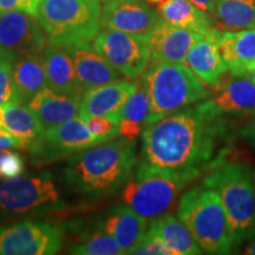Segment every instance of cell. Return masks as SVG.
Returning <instances> with one entry per match:
<instances>
[{
	"mask_svg": "<svg viewBox=\"0 0 255 255\" xmlns=\"http://www.w3.org/2000/svg\"><path fill=\"white\" fill-rule=\"evenodd\" d=\"M220 129L196 107L169 114L142 131L141 162L196 178L214 155Z\"/></svg>",
	"mask_w": 255,
	"mask_h": 255,
	"instance_id": "cell-1",
	"label": "cell"
},
{
	"mask_svg": "<svg viewBox=\"0 0 255 255\" xmlns=\"http://www.w3.org/2000/svg\"><path fill=\"white\" fill-rule=\"evenodd\" d=\"M135 139H120L96 144L66 159L64 182L75 193L103 197L117 191L137 165Z\"/></svg>",
	"mask_w": 255,
	"mask_h": 255,
	"instance_id": "cell-2",
	"label": "cell"
},
{
	"mask_svg": "<svg viewBox=\"0 0 255 255\" xmlns=\"http://www.w3.org/2000/svg\"><path fill=\"white\" fill-rule=\"evenodd\" d=\"M202 186L220 196L231 226L234 248L255 237V189L247 164L219 162L203 180Z\"/></svg>",
	"mask_w": 255,
	"mask_h": 255,
	"instance_id": "cell-3",
	"label": "cell"
},
{
	"mask_svg": "<svg viewBox=\"0 0 255 255\" xmlns=\"http://www.w3.org/2000/svg\"><path fill=\"white\" fill-rule=\"evenodd\" d=\"M34 17L52 45L89 46L102 27L100 0H39Z\"/></svg>",
	"mask_w": 255,
	"mask_h": 255,
	"instance_id": "cell-4",
	"label": "cell"
},
{
	"mask_svg": "<svg viewBox=\"0 0 255 255\" xmlns=\"http://www.w3.org/2000/svg\"><path fill=\"white\" fill-rule=\"evenodd\" d=\"M177 216L207 254H229L234 250L231 226L215 190L195 187L181 197Z\"/></svg>",
	"mask_w": 255,
	"mask_h": 255,
	"instance_id": "cell-5",
	"label": "cell"
},
{
	"mask_svg": "<svg viewBox=\"0 0 255 255\" xmlns=\"http://www.w3.org/2000/svg\"><path fill=\"white\" fill-rule=\"evenodd\" d=\"M142 79L150 98L149 124L209 96L205 83L182 63H151Z\"/></svg>",
	"mask_w": 255,
	"mask_h": 255,
	"instance_id": "cell-6",
	"label": "cell"
},
{
	"mask_svg": "<svg viewBox=\"0 0 255 255\" xmlns=\"http://www.w3.org/2000/svg\"><path fill=\"white\" fill-rule=\"evenodd\" d=\"M193 180L194 177L189 175L139 162L131 180L127 181L123 188L122 201L143 218H158L173 207L178 194Z\"/></svg>",
	"mask_w": 255,
	"mask_h": 255,
	"instance_id": "cell-7",
	"label": "cell"
},
{
	"mask_svg": "<svg viewBox=\"0 0 255 255\" xmlns=\"http://www.w3.org/2000/svg\"><path fill=\"white\" fill-rule=\"evenodd\" d=\"M63 203L55 183L46 176H15L0 183V212L4 214L62 208Z\"/></svg>",
	"mask_w": 255,
	"mask_h": 255,
	"instance_id": "cell-8",
	"label": "cell"
},
{
	"mask_svg": "<svg viewBox=\"0 0 255 255\" xmlns=\"http://www.w3.org/2000/svg\"><path fill=\"white\" fill-rule=\"evenodd\" d=\"M92 47L121 75L131 79L141 76L150 60L146 36L105 27L98 32Z\"/></svg>",
	"mask_w": 255,
	"mask_h": 255,
	"instance_id": "cell-9",
	"label": "cell"
},
{
	"mask_svg": "<svg viewBox=\"0 0 255 255\" xmlns=\"http://www.w3.org/2000/svg\"><path fill=\"white\" fill-rule=\"evenodd\" d=\"M46 33L34 14L25 11L0 12V58L13 63L37 55L46 46Z\"/></svg>",
	"mask_w": 255,
	"mask_h": 255,
	"instance_id": "cell-10",
	"label": "cell"
},
{
	"mask_svg": "<svg viewBox=\"0 0 255 255\" xmlns=\"http://www.w3.org/2000/svg\"><path fill=\"white\" fill-rule=\"evenodd\" d=\"M62 244L60 229L49 222L23 221L0 227V255H52Z\"/></svg>",
	"mask_w": 255,
	"mask_h": 255,
	"instance_id": "cell-11",
	"label": "cell"
},
{
	"mask_svg": "<svg viewBox=\"0 0 255 255\" xmlns=\"http://www.w3.org/2000/svg\"><path fill=\"white\" fill-rule=\"evenodd\" d=\"M103 142H107V139L95 136L89 129L87 121L76 116L46 129L39 145L31 154L40 162L55 161Z\"/></svg>",
	"mask_w": 255,
	"mask_h": 255,
	"instance_id": "cell-12",
	"label": "cell"
},
{
	"mask_svg": "<svg viewBox=\"0 0 255 255\" xmlns=\"http://www.w3.org/2000/svg\"><path fill=\"white\" fill-rule=\"evenodd\" d=\"M197 109L216 121L228 115H247L255 113V83L250 77H234L216 88L214 97L197 105Z\"/></svg>",
	"mask_w": 255,
	"mask_h": 255,
	"instance_id": "cell-13",
	"label": "cell"
},
{
	"mask_svg": "<svg viewBox=\"0 0 255 255\" xmlns=\"http://www.w3.org/2000/svg\"><path fill=\"white\" fill-rule=\"evenodd\" d=\"M162 20L143 0H107L102 7V26L148 36Z\"/></svg>",
	"mask_w": 255,
	"mask_h": 255,
	"instance_id": "cell-14",
	"label": "cell"
},
{
	"mask_svg": "<svg viewBox=\"0 0 255 255\" xmlns=\"http://www.w3.org/2000/svg\"><path fill=\"white\" fill-rule=\"evenodd\" d=\"M136 85L137 82L115 81L85 91L81 100L79 117L87 121L95 116H105L120 124L124 104L135 91Z\"/></svg>",
	"mask_w": 255,
	"mask_h": 255,
	"instance_id": "cell-15",
	"label": "cell"
},
{
	"mask_svg": "<svg viewBox=\"0 0 255 255\" xmlns=\"http://www.w3.org/2000/svg\"><path fill=\"white\" fill-rule=\"evenodd\" d=\"M202 34L175 26L162 19L146 36L151 63H183Z\"/></svg>",
	"mask_w": 255,
	"mask_h": 255,
	"instance_id": "cell-16",
	"label": "cell"
},
{
	"mask_svg": "<svg viewBox=\"0 0 255 255\" xmlns=\"http://www.w3.org/2000/svg\"><path fill=\"white\" fill-rule=\"evenodd\" d=\"M216 41L231 75L248 77L255 66V27L239 31L216 27Z\"/></svg>",
	"mask_w": 255,
	"mask_h": 255,
	"instance_id": "cell-17",
	"label": "cell"
},
{
	"mask_svg": "<svg viewBox=\"0 0 255 255\" xmlns=\"http://www.w3.org/2000/svg\"><path fill=\"white\" fill-rule=\"evenodd\" d=\"M184 62L206 85L216 89L221 84L223 75L228 71V68L220 53L216 41V27L210 33L201 37L191 46Z\"/></svg>",
	"mask_w": 255,
	"mask_h": 255,
	"instance_id": "cell-18",
	"label": "cell"
},
{
	"mask_svg": "<svg viewBox=\"0 0 255 255\" xmlns=\"http://www.w3.org/2000/svg\"><path fill=\"white\" fill-rule=\"evenodd\" d=\"M81 100L82 96L60 94L47 87L38 92L28 102L27 107L33 111L46 130L79 116Z\"/></svg>",
	"mask_w": 255,
	"mask_h": 255,
	"instance_id": "cell-19",
	"label": "cell"
},
{
	"mask_svg": "<svg viewBox=\"0 0 255 255\" xmlns=\"http://www.w3.org/2000/svg\"><path fill=\"white\" fill-rule=\"evenodd\" d=\"M73 60L76 75L83 91L119 81L120 72L107 59L89 46L66 49Z\"/></svg>",
	"mask_w": 255,
	"mask_h": 255,
	"instance_id": "cell-20",
	"label": "cell"
},
{
	"mask_svg": "<svg viewBox=\"0 0 255 255\" xmlns=\"http://www.w3.org/2000/svg\"><path fill=\"white\" fill-rule=\"evenodd\" d=\"M104 229L115 239L124 254H131L148 233V219L128 206L116 207L104 222Z\"/></svg>",
	"mask_w": 255,
	"mask_h": 255,
	"instance_id": "cell-21",
	"label": "cell"
},
{
	"mask_svg": "<svg viewBox=\"0 0 255 255\" xmlns=\"http://www.w3.org/2000/svg\"><path fill=\"white\" fill-rule=\"evenodd\" d=\"M41 58L46 70L47 87L60 94L83 96L75 64L68 50L50 44L41 51Z\"/></svg>",
	"mask_w": 255,
	"mask_h": 255,
	"instance_id": "cell-22",
	"label": "cell"
},
{
	"mask_svg": "<svg viewBox=\"0 0 255 255\" xmlns=\"http://www.w3.org/2000/svg\"><path fill=\"white\" fill-rule=\"evenodd\" d=\"M0 126L21 142L24 149L32 152L39 145L45 128L25 104L0 107Z\"/></svg>",
	"mask_w": 255,
	"mask_h": 255,
	"instance_id": "cell-23",
	"label": "cell"
},
{
	"mask_svg": "<svg viewBox=\"0 0 255 255\" xmlns=\"http://www.w3.org/2000/svg\"><path fill=\"white\" fill-rule=\"evenodd\" d=\"M149 233L157 237L173 255H196L202 254L193 234L187 226L173 215H163L155 219L149 227Z\"/></svg>",
	"mask_w": 255,
	"mask_h": 255,
	"instance_id": "cell-24",
	"label": "cell"
},
{
	"mask_svg": "<svg viewBox=\"0 0 255 255\" xmlns=\"http://www.w3.org/2000/svg\"><path fill=\"white\" fill-rule=\"evenodd\" d=\"M157 12L167 23L197 32L202 36L210 33L214 28L207 12L194 5L190 0H162Z\"/></svg>",
	"mask_w": 255,
	"mask_h": 255,
	"instance_id": "cell-25",
	"label": "cell"
},
{
	"mask_svg": "<svg viewBox=\"0 0 255 255\" xmlns=\"http://www.w3.org/2000/svg\"><path fill=\"white\" fill-rule=\"evenodd\" d=\"M12 66L20 104H27L38 92L47 88L46 70L41 52L15 60Z\"/></svg>",
	"mask_w": 255,
	"mask_h": 255,
	"instance_id": "cell-26",
	"label": "cell"
},
{
	"mask_svg": "<svg viewBox=\"0 0 255 255\" xmlns=\"http://www.w3.org/2000/svg\"><path fill=\"white\" fill-rule=\"evenodd\" d=\"M150 98L143 79L137 82L135 91L124 104L119 124L120 136L136 139L142 130L149 124L150 116Z\"/></svg>",
	"mask_w": 255,
	"mask_h": 255,
	"instance_id": "cell-27",
	"label": "cell"
},
{
	"mask_svg": "<svg viewBox=\"0 0 255 255\" xmlns=\"http://www.w3.org/2000/svg\"><path fill=\"white\" fill-rule=\"evenodd\" d=\"M214 15L220 30L255 27V0H216Z\"/></svg>",
	"mask_w": 255,
	"mask_h": 255,
	"instance_id": "cell-28",
	"label": "cell"
},
{
	"mask_svg": "<svg viewBox=\"0 0 255 255\" xmlns=\"http://www.w3.org/2000/svg\"><path fill=\"white\" fill-rule=\"evenodd\" d=\"M70 253L76 255H123L124 252L101 226V228L81 238L79 242L71 247Z\"/></svg>",
	"mask_w": 255,
	"mask_h": 255,
	"instance_id": "cell-29",
	"label": "cell"
},
{
	"mask_svg": "<svg viewBox=\"0 0 255 255\" xmlns=\"http://www.w3.org/2000/svg\"><path fill=\"white\" fill-rule=\"evenodd\" d=\"M20 104L13 79V66L8 60L0 58V107Z\"/></svg>",
	"mask_w": 255,
	"mask_h": 255,
	"instance_id": "cell-30",
	"label": "cell"
},
{
	"mask_svg": "<svg viewBox=\"0 0 255 255\" xmlns=\"http://www.w3.org/2000/svg\"><path fill=\"white\" fill-rule=\"evenodd\" d=\"M87 124L89 129H90V131L94 133L95 136L101 137V138H105L107 141L113 139L117 135H120L119 124L105 116L91 117V119L87 120Z\"/></svg>",
	"mask_w": 255,
	"mask_h": 255,
	"instance_id": "cell-31",
	"label": "cell"
},
{
	"mask_svg": "<svg viewBox=\"0 0 255 255\" xmlns=\"http://www.w3.org/2000/svg\"><path fill=\"white\" fill-rule=\"evenodd\" d=\"M25 169L24 158L20 154L11 151H4L0 161V173L2 178H11L23 174Z\"/></svg>",
	"mask_w": 255,
	"mask_h": 255,
	"instance_id": "cell-32",
	"label": "cell"
},
{
	"mask_svg": "<svg viewBox=\"0 0 255 255\" xmlns=\"http://www.w3.org/2000/svg\"><path fill=\"white\" fill-rule=\"evenodd\" d=\"M131 254H144V255H173L169 248L157 237L146 233L144 239L139 245L131 252Z\"/></svg>",
	"mask_w": 255,
	"mask_h": 255,
	"instance_id": "cell-33",
	"label": "cell"
},
{
	"mask_svg": "<svg viewBox=\"0 0 255 255\" xmlns=\"http://www.w3.org/2000/svg\"><path fill=\"white\" fill-rule=\"evenodd\" d=\"M39 0H0V12L5 11H25L34 14Z\"/></svg>",
	"mask_w": 255,
	"mask_h": 255,
	"instance_id": "cell-34",
	"label": "cell"
},
{
	"mask_svg": "<svg viewBox=\"0 0 255 255\" xmlns=\"http://www.w3.org/2000/svg\"><path fill=\"white\" fill-rule=\"evenodd\" d=\"M24 149L21 142L18 138H15L14 136H12L11 133L0 126V150H6V149Z\"/></svg>",
	"mask_w": 255,
	"mask_h": 255,
	"instance_id": "cell-35",
	"label": "cell"
},
{
	"mask_svg": "<svg viewBox=\"0 0 255 255\" xmlns=\"http://www.w3.org/2000/svg\"><path fill=\"white\" fill-rule=\"evenodd\" d=\"M240 136L244 139H246L247 142H250L252 145L255 146V120L250 124H247L246 127L242 128Z\"/></svg>",
	"mask_w": 255,
	"mask_h": 255,
	"instance_id": "cell-36",
	"label": "cell"
},
{
	"mask_svg": "<svg viewBox=\"0 0 255 255\" xmlns=\"http://www.w3.org/2000/svg\"><path fill=\"white\" fill-rule=\"evenodd\" d=\"M190 1L207 13L214 14L216 0H190Z\"/></svg>",
	"mask_w": 255,
	"mask_h": 255,
	"instance_id": "cell-37",
	"label": "cell"
},
{
	"mask_svg": "<svg viewBox=\"0 0 255 255\" xmlns=\"http://www.w3.org/2000/svg\"><path fill=\"white\" fill-rule=\"evenodd\" d=\"M245 253L248 255H255V237L250 240V244H248Z\"/></svg>",
	"mask_w": 255,
	"mask_h": 255,
	"instance_id": "cell-38",
	"label": "cell"
},
{
	"mask_svg": "<svg viewBox=\"0 0 255 255\" xmlns=\"http://www.w3.org/2000/svg\"><path fill=\"white\" fill-rule=\"evenodd\" d=\"M248 77H250L252 81H253L254 83H255V66H254V69L252 70V72L250 73V75H248Z\"/></svg>",
	"mask_w": 255,
	"mask_h": 255,
	"instance_id": "cell-39",
	"label": "cell"
},
{
	"mask_svg": "<svg viewBox=\"0 0 255 255\" xmlns=\"http://www.w3.org/2000/svg\"><path fill=\"white\" fill-rule=\"evenodd\" d=\"M148 2H150V4H159V2L162 1V0H146Z\"/></svg>",
	"mask_w": 255,
	"mask_h": 255,
	"instance_id": "cell-40",
	"label": "cell"
},
{
	"mask_svg": "<svg viewBox=\"0 0 255 255\" xmlns=\"http://www.w3.org/2000/svg\"><path fill=\"white\" fill-rule=\"evenodd\" d=\"M4 151L5 150H0V161H1V157H2V155H4ZM0 178H2L1 173H0Z\"/></svg>",
	"mask_w": 255,
	"mask_h": 255,
	"instance_id": "cell-41",
	"label": "cell"
},
{
	"mask_svg": "<svg viewBox=\"0 0 255 255\" xmlns=\"http://www.w3.org/2000/svg\"><path fill=\"white\" fill-rule=\"evenodd\" d=\"M253 183H254V189H255V170L253 171Z\"/></svg>",
	"mask_w": 255,
	"mask_h": 255,
	"instance_id": "cell-42",
	"label": "cell"
},
{
	"mask_svg": "<svg viewBox=\"0 0 255 255\" xmlns=\"http://www.w3.org/2000/svg\"><path fill=\"white\" fill-rule=\"evenodd\" d=\"M104 1H107V0H104Z\"/></svg>",
	"mask_w": 255,
	"mask_h": 255,
	"instance_id": "cell-43",
	"label": "cell"
}]
</instances>
